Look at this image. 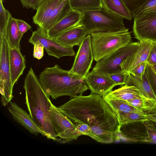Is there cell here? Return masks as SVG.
Wrapping results in <instances>:
<instances>
[{"instance_id":"obj_1","label":"cell","mask_w":156,"mask_h":156,"mask_svg":"<svg viewBox=\"0 0 156 156\" xmlns=\"http://www.w3.org/2000/svg\"><path fill=\"white\" fill-rule=\"evenodd\" d=\"M58 108L73 123L88 125L91 138L97 142L110 144L120 140L117 116L102 96L91 93L77 95Z\"/></svg>"},{"instance_id":"obj_2","label":"cell","mask_w":156,"mask_h":156,"mask_svg":"<svg viewBox=\"0 0 156 156\" xmlns=\"http://www.w3.org/2000/svg\"><path fill=\"white\" fill-rule=\"evenodd\" d=\"M25 104L29 114L43 131L48 139L58 141L50 114L51 102L45 93L39 79L32 68L24 80Z\"/></svg>"},{"instance_id":"obj_3","label":"cell","mask_w":156,"mask_h":156,"mask_svg":"<svg viewBox=\"0 0 156 156\" xmlns=\"http://www.w3.org/2000/svg\"><path fill=\"white\" fill-rule=\"evenodd\" d=\"M39 79L46 94L53 99L64 96L70 99L81 95L89 89L84 79L62 69L58 65L46 68L40 74Z\"/></svg>"},{"instance_id":"obj_4","label":"cell","mask_w":156,"mask_h":156,"mask_svg":"<svg viewBox=\"0 0 156 156\" xmlns=\"http://www.w3.org/2000/svg\"><path fill=\"white\" fill-rule=\"evenodd\" d=\"M94 60L96 62L131 43L129 29L126 27L112 32H97L91 34Z\"/></svg>"},{"instance_id":"obj_5","label":"cell","mask_w":156,"mask_h":156,"mask_svg":"<svg viewBox=\"0 0 156 156\" xmlns=\"http://www.w3.org/2000/svg\"><path fill=\"white\" fill-rule=\"evenodd\" d=\"M80 21L87 35L97 32L115 31L125 27L124 18L103 7L100 9L82 11Z\"/></svg>"},{"instance_id":"obj_6","label":"cell","mask_w":156,"mask_h":156,"mask_svg":"<svg viewBox=\"0 0 156 156\" xmlns=\"http://www.w3.org/2000/svg\"><path fill=\"white\" fill-rule=\"evenodd\" d=\"M10 47L6 37L0 39V91L1 101L5 106L13 97L9 61Z\"/></svg>"},{"instance_id":"obj_7","label":"cell","mask_w":156,"mask_h":156,"mask_svg":"<svg viewBox=\"0 0 156 156\" xmlns=\"http://www.w3.org/2000/svg\"><path fill=\"white\" fill-rule=\"evenodd\" d=\"M140 44V42H131L119 49L97 62L92 71L107 74L122 72L121 63L128 56L137 50Z\"/></svg>"},{"instance_id":"obj_8","label":"cell","mask_w":156,"mask_h":156,"mask_svg":"<svg viewBox=\"0 0 156 156\" xmlns=\"http://www.w3.org/2000/svg\"><path fill=\"white\" fill-rule=\"evenodd\" d=\"M50 114L58 141L64 143L76 140L82 135L74 124L52 103Z\"/></svg>"},{"instance_id":"obj_9","label":"cell","mask_w":156,"mask_h":156,"mask_svg":"<svg viewBox=\"0 0 156 156\" xmlns=\"http://www.w3.org/2000/svg\"><path fill=\"white\" fill-rule=\"evenodd\" d=\"M94 60L91 35H88L79 46L69 73L84 79L89 73Z\"/></svg>"},{"instance_id":"obj_10","label":"cell","mask_w":156,"mask_h":156,"mask_svg":"<svg viewBox=\"0 0 156 156\" xmlns=\"http://www.w3.org/2000/svg\"><path fill=\"white\" fill-rule=\"evenodd\" d=\"M39 42L43 46L48 54L58 58L65 56H74L75 52L73 47L64 46L53 39L48 37L39 27L34 31L29 42L34 45Z\"/></svg>"},{"instance_id":"obj_11","label":"cell","mask_w":156,"mask_h":156,"mask_svg":"<svg viewBox=\"0 0 156 156\" xmlns=\"http://www.w3.org/2000/svg\"><path fill=\"white\" fill-rule=\"evenodd\" d=\"M133 32L139 41L156 42V13L151 12L134 18Z\"/></svg>"},{"instance_id":"obj_12","label":"cell","mask_w":156,"mask_h":156,"mask_svg":"<svg viewBox=\"0 0 156 156\" xmlns=\"http://www.w3.org/2000/svg\"><path fill=\"white\" fill-rule=\"evenodd\" d=\"M84 80L91 93L102 97L112 91L113 88L117 86L108 74L92 71L87 74Z\"/></svg>"},{"instance_id":"obj_13","label":"cell","mask_w":156,"mask_h":156,"mask_svg":"<svg viewBox=\"0 0 156 156\" xmlns=\"http://www.w3.org/2000/svg\"><path fill=\"white\" fill-rule=\"evenodd\" d=\"M137 50L128 56L121 63L122 72L129 74L130 71L140 64L147 62L152 42L146 41H140Z\"/></svg>"},{"instance_id":"obj_14","label":"cell","mask_w":156,"mask_h":156,"mask_svg":"<svg viewBox=\"0 0 156 156\" xmlns=\"http://www.w3.org/2000/svg\"><path fill=\"white\" fill-rule=\"evenodd\" d=\"M120 139L129 142H147V134L143 122L129 123L119 126Z\"/></svg>"},{"instance_id":"obj_15","label":"cell","mask_w":156,"mask_h":156,"mask_svg":"<svg viewBox=\"0 0 156 156\" xmlns=\"http://www.w3.org/2000/svg\"><path fill=\"white\" fill-rule=\"evenodd\" d=\"M8 109L14 120L33 134H40L45 136L43 131L34 122L29 114L15 102L10 101Z\"/></svg>"},{"instance_id":"obj_16","label":"cell","mask_w":156,"mask_h":156,"mask_svg":"<svg viewBox=\"0 0 156 156\" xmlns=\"http://www.w3.org/2000/svg\"><path fill=\"white\" fill-rule=\"evenodd\" d=\"M87 35L86 30L80 22L53 40L64 46L73 47L79 46Z\"/></svg>"},{"instance_id":"obj_17","label":"cell","mask_w":156,"mask_h":156,"mask_svg":"<svg viewBox=\"0 0 156 156\" xmlns=\"http://www.w3.org/2000/svg\"><path fill=\"white\" fill-rule=\"evenodd\" d=\"M83 16L82 11L72 9L64 18L47 32L48 37L54 39L62 33L79 23Z\"/></svg>"},{"instance_id":"obj_18","label":"cell","mask_w":156,"mask_h":156,"mask_svg":"<svg viewBox=\"0 0 156 156\" xmlns=\"http://www.w3.org/2000/svg\"><path fill=\"white\" fill-rule=\"evenodd\" d=\"M9 61L11 80L14 86L26 67L25 59L20 49L10 48Z\"/></svg>"},{"instance_id":"obj_19","label":"cell","mask_w":156,"mask_h":156,"mask_svg":"<svg viewBox=\"0 0 156 156\" xmlns=\"http://www.w3.org/2000/svg\"><path fill=\"white\" fill-rule=\"evenodd\" d=\"M63 0H44L33 17L34 23L41 28L55 8Z\"/></svg>"},{"instance_id":"obj_20","label":"cell","mask_w":156,"mask_h":156,"mask_svg":"<svg viewBox=\"0 0 156 156\" xmlns=\"http://www.w3.org/2000/svg\"><path fill=\"white\" fill-rule=\"evenodd\" d=\"M72 9L69 0H63L54 10L43 27L40 28L46 34L50 29L66 16Z\"/></svg>"},{"instance_id":"obj_21","label":"cell","mask_w":156,"mask_h":156,"mask_svg":"<svg viewBox=\"0 0 156 156\" xmlns=\"http://www.w3.org/2000/svg\"><path fill=\"white\" fill-rule=\"evenodd\" d=\"M126 84L134 86L139 90L140 93L144 97L156 100L145 71L143 76L142 79L137 77L132 73H129L127 76Z\"/></svg>"},{"instance_id":"obj_22","label":"cell","mask_w":156,"mask_h":156,"mask_svg":"<svg viewBox=\"0 0 156 156\" xmlns=\"http://www.w3.org/2000/svg\"><path fill=\"white\" fill-rule=\"evenodd\" d=\"M102 6L124 19L131 20V13L122 0H101Z\"/></svg>"},{"instance_id":"obj_23","label":"cell","mask_w":156,"mask_h":156,"mask_svg":"<svg viewBox=\"0 0 156 156\" xmlns=\"http://www.w3.org/2000/svg\"><path fill=\"white\" fill-rule=\"evenodd\" d=\"M23 35L19 30L16 19L12 16L8 25L6 35L10 48L20 49V42Z\"/></svg>"},{"instance_id":"obj_24","label":"cell","mask_w":156,"mask_h":156,"mask_svg":"<svg viewBox=\"0 0 156 156\" xmlns=\"http://www.w3.org/2000/svg\"><path fill=\"white\" fill-rule=\"evenodd\" d=\"M104 100L114 112H133L144 114L142 112L128 104L126 101L108 94L103 97Z\"/></svg>"},{"instance_id":"obj_25","label":"cell","mask_w":156,"mask_h":156,"mask_svg":"<svg viewBox=\"0 0 156 156\" xmlns=\"http://www.w3.org/2000/svg\"><path fill=\"white\" fill-rule=\"evenodd\" d=\"M107 94L126 101L138 98L143 96L136 87L127 84H125L119 88L112 91Z\"/></svg>"},{"instance_id":"obj_26","label":"cell","mask_w":156,"mask_h":156,"mask_svg":"<svg viewBox=\"0 0 156 156\" xmlns=\"http://www.w3.org/2000/svg\"><path fill=\"white\" fill-rule=\"evenodd\" d=\"M72 9L80 11L100 9L101 0H69Z\"/></svg>"},{"instance_id":"obj_27","label":"cell","mask_w":156,"mask_h":156,"mask_svg":"<svg viewBox=\"0 0 156 156\" xmlns=\"http://www.w3.org/2000/svg\"><path fill=\"white\" fill-rule=\"evenodd\" d=\"M114 112L117 116L119 126L129 123L143 122L147 120L144 114L119 111Z\"/></svg>"},{"instance_id":"obj_28","label":"cell","mask_w":156,"mask_h":156,"mask_svg":"<svg viewBox=\"0 0 156 156\" xmlns=\"http://www.w3.org/2000/svg\"><path fill=\"white\" fill-rule=\"evenodd\" d=\"M126 101L144 112L152 110L156 106V100L146 97L144 96Z\"/></svg>"},{"instance_id":"obj_29","label":"cell","mask_w":156,"mask_h":156,"mask_svg":"<svg viewBox=\"0 0 156 156\" xmlns=\"http://www.w3.org/2000/svg\"><path fill=\"white\" fill-rule=\"evenodd\" d=\"M2 1L0 0V37H6V30L9 20L12 16L9 11L4 7Z\"/></svg>"},{"instance_id":"obj_30","label":"cell","mask_w":156,"mask_h":156,"mask_svg":"<svg viewBox=\"0 0 156 156\" xmlns=\"http://www.w3.org/2000/svg\"><path fill=\"white\" fill-rule=\"evenodd\" d=\"M151 12L156 13V0H146L132 16L133 18H135Z\"/></svg>"},{"instance_id":"obj_31","label":"cell","mask_w":156,"mask_h":156,"mask_svg":"<svg viewBox=\"0 0 156 156\" xmlns=\"http://www.w3.org/2000/svg\"><path fill=\"white\" fill-rule=\"evenodd\" d=\"M143 122L147 134V142L156 143V122L147 120Z\"/></svg>"},{"instance_id":"obj_32","label":"cell","mask_w":156,"mask_h":156,"mask_svg":"<svg viewBox=\"0 0 156 156\" xmlns=\"http://www.w3.org/2000/svg\"><path fill=\"white\" fill-rule=\"evenodd\" d=\"M145 72L152 91L156 98V72L152 65L147 62Z\"/></svg>"},{"instance_id":"obj_33","label":"cell","mask_w":156,"mask_h":156,"mask_svg":"<svg viewBox=\"0 0 156 156\" xmlns=\"http://www.w3.org/2000/svg\"><path fill=\"white\" fill-rule=\"evenodd\" d=\"M112 80L117 85H123L126 84V81L128 74L121 72L108 74Z\"/></svg>"},{"instance_id":"obj_34","label":"cell","mask_w":156,"mask_h":156,"mask_svg":"<svg viewBox=\"0 0 156 156\" xmlns=\"http://www.w3.org/2000/svg\"><path fill=\"white\" fill-rule=\"evenodd\" d=\"M131 14L136 10L146 0H122Z\"/></svg>"},{"instance_id":"obj_35","label":"cell","mask_w":156,"mask_h":156,"mask_svg":"<svg viewBox=\"0 0 156 156\" xmlns=\"http://www.w3.org/2000/svg\"><path fill=\"white\" fill-rule=\"evenodd\" d=\"M147 62H142L133 69L130 72L137 77L142 79V77L145 71Z\"/></svg>"},{"instance_id":"obj_36","label":"cell","mask_w":156,"mask_h":156,"mask_svg":"<svg viewBox=\"0 0 156 156\" xmlns=\"http://www.w3.org/2000/svg\"><path fill=\"white\" fill-rule=\"evenodd\" d=\"M33 55L34 57L39 60L44 56V47L40 42H37L34 44Z\"/></svg>"},{"instance_id":"obj_37","label":"cell","mask_w":156,"mask_h":156,"mask_svg":"<svg viewBox=\"0 0 156 156\" xmlns=\"http://www.w3.org/2000/svg\"><path fill=\"white\" fill-rule=\"evenodd\" d=\"M23 6L27 8L37 9L44 0H20Z\"/></svg>"},{"instance_id":"obj_38","label":"cell","mask_w":156,"mask_h":156,"mask_svg":"<svg viewBox=\"0 0 156 156\" xmlns=\"http://www.w3.org/2000/svg\"><path fill=\"white\" fill-rule=\"evenodd\" d=\"M73 124L82 135H86L91 137V131L88 125L85 124L77 123Z\"/></svg>"},{"instance_id":"obj_39","label":"cell","mask_w":156,"mask_h":156,"mask_svg":"<svg viewBox=\"0 0 156 156\" xmlns=\"http://www.w3.org/2000/svg\"><path fill=\"white\" fill-rule=\"evenodd\" d=\"M147 62L152 65L156 64V42H152Z\"/></svg>"},{"instance_id":"obj_40","label":"cell","mask_w":156,"mask_h":156,"mask_svg":"<svg viewBox=\"0 0 156 156\" xmlns=\"http://www.w3.org/2000/svg\"><path fill=\"white\" fill-rule=\"evenodd\" d=\"M16 20L19 30L23 35L31 28L29 24L23 20L16 19Z\"/></svg>"},{"instance_id":"obj_41","label":"cell","mask_w":156,"mask_h":156,"mask_svg":"<svg viewBox=\"0 0 156 156\" xmlns=\"http://www.w3.org/2000/svg\"><path fill=\"white\" fill-rule=\"evenodd\" d=\"M147 120L156 122V106L149 111L144 112Z\"/></svg>"},{"instance_id":"obj_42","label":"cell","mask_w":156,"mask_h":156,"mask_svg":"<svg viewBox=\"0 0 156 156\" xmlns=\"http://www.w3.org/2000/svg\"><path fill=\"white\" fill-rule=\"evenodd\" d=\"M155 71V72H156V64L154 65H152Z\"/></svg>"}]
</instances>
